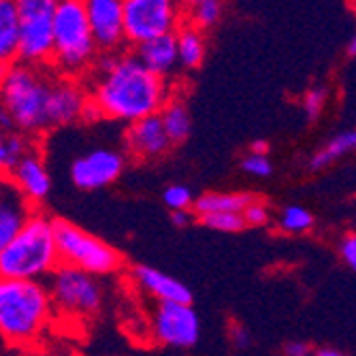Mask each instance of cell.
I'll return each mask as SVG.
<instances>
[{
  "mask_svg": "<svg viewBox=\"0 0 356 356\" xmlns=\"http://www.w3.org/2000/svg\"><path fill=\"white\" fill-rule=\"evenodd\" d=\"M90 99L101 107L105 120L131 124L158 113L171 96L167 77L152 73L135 54L105 51L94 60Z\"/></svg>",
  "mask_w": 356,
  "mask_h": 356,
  "instance_id": "obj_1",
  "label": "cell"
},
{
  "mask_svg": "<svg viewBox=\"0 0 356 356\" xmlns=\"http://www.w3.org/2000/svg\"><path fill=\"white\" fill-rule=\"evenodd\" d=\"M51 318L54 305L41 280L0 277V337L9 346H37Z\"/></svg>",
  "mask_w": 356,
  "mask_h": 356,
  "instance_id": "obj_2",
  "label": "cell"
},
{
  "mask_svg": "<svg viewBox=\"0 0 356 356\" xmlns=\"http://www.w3.org/2000/svg\"><path fill=\"white\" fill-rule=\"evenodd\" d=\"M58 263L51 218L30 211L17 233L0 250V277L43 280Z\"/></svg>",
  "mask_w": 356,
  "mask_h": 356,
  "instance_id": "obj_3",
  "label": "cell"
},
{
  "mask_svg": "<svg viewBox=\"0 0 356 356\" xmlns=\"http://www.w3.org/2000/svg\"><path fill=\"white\" fill-rule=\"evenodd\" d=\"M99 56L83 0H58L51 30V69L64 77L86 75Z\"/></svg>",
  "mask_w": 356,
  "mask_h": 356,
  "instance_id": "obj_4",
  "label": "cell"
},
{
  "mask_svg": "<svg viewBox=\"0 0 356 356\" xmlns=\"http://www.w3.org/2000/svg\"><path fill=\"white\" fill-rule=\"evenodd\" d=\"M51 75L43 73L41 67L19 62L11 69L0 86V103L9 111L13 126L24 135H41L47 124V94Z\"/></svg>",
  "mask_w": 356,
  "mask_h": 356,
  "instance_id": "obj_5",
  "label": "cell"
},
{
  "mask_svg": "<svg viewBox=\"0 0 356 356\" xmlns=\"http://www.w3.org/2000/svg\"><path fill=\"white\" fill-rule=\"evenodd\" d=\"M51 226L60 263L73 265L92 275H111L122 269V254L103 239L86 233L77 224L62 218H51Z\"/></svg>",
  "mask_w": 356,
  "mask_h": 356,
  "instance_id": "obj_6",
  "label": "cell"
},
{
  "mask_svg": "<svg viewBox=\"0 0 356 356\" xmlns=\"http://www.w3.org/2000/svg\"><path fill=\"white\" fill-rule=\"evenodd\" d=\"M54 309L69 318H92L103 307V286L96 275L67 263H58L47 275Z\"/></svg>",
  "mask_w": 356,
  "mask_h": 356,
  "instance_id": "obj_7",
  "label": "cell"
},
{
  "mask_svg": "<svg viewBox=\"0 0 356 356\" xmlns=\"http://www.w3.org/2000/svg\"><path fill=\"white\" fill-rule=\"evenodd\" d=\"M58 0H15L19 39L17 60L32 67H51V30Z\"/></svg>",
  "mask_w": 356,
  "mask_h": 356,
  "instance_id": "obj_8",
  "label": "cell"
},
{
  "mask_svg": "<svg viewBox=\"0 0 356 356\" xmlns=\"http://www.w3.org/2000/svg\"><path fill=\"white\" fill-rule=\"evenodd\" d=\"M181 0H124V37L137 45L147 39L175 32L184 22Z\"/></svg>",
  "mask_w": 356,
  "mask_h": 356,
  "instance_id": "obj_9",
  "label": "cell"
},
{
  "mask_svg": "<svg viewBox=\"0 0 356 356\" xmlns=\"http://www.w3.org/2000/svg\"><path fill=\"white\" fill-rule=\"evenodd\" d=\"M152 333L160 346L190 350L201 339V320L192 303L158 301L152 316Z\"/></svg>",
  "mask_w": 356,
  "mask_h": 356,
  "instance_id": "obj_10",
  "label": "cell"
},
{
  "mask_svg": "<svg viewBox=\"0 0 356 356\" xmlns=\"http://www.w3.org/2000/svg\"><path fill=\"white\" fill-rule=\"evenodd\" d=\"M126 167V158L118 149L99 147L81 154L71 165V181L79 190H99L113 184Z\"/></svg>",
  "mask_w": 356,
  "mask_h": 356,
  "instance_id": "obj_11",
  "label": "cell"
},
{
  "mask_svg": "<svg viewBox=\"0 0 356 356\" xmlns=\"http://www.w3.org/2000/svg\"><path fill=\"white\" fill-rule=\"evenodd\" d=\"M86 17L96 47L101 51H120L124 37V0H83Z\"/></svg>",
  "mask_w": 356,
  "mask_h": 356,
  "instance_id": "obj_12",
  "label": "cell"
},
{
  "mask_svg": "<svg viewBox=\"0 0 356 356\" xmlns=\"http://www.w3.org/2000/svg\"><path fill=\"white\" fill-rule=\"evenodd\" d=\"M88 101V90L73 77L51 75L47 94V124L49 128L69 126L79 120L81 109Z\"/></svg>",
  "mask_w": 356,
  "mask_h": 356,
  "instance_id": "obj_13",
  "label": "cell"
},
{
  "mask_svg": "<svg viewBox=\"0 0 356 356\" xmlns=\"http://www.w3.org/2000/svg\"><path fill=\"white\" fill-rule=\"evenodd\" d=\"M124 147L137 160H156L165 156L173 147V143L165 133L160 115L152 113L128 124L124 135Z\"/></svg>",
  "mask_w": 356,
  "mask_h": 356,
  "instance_id": "obj_14",
  "label": "cell"
},
{
  "mask_svg": "<svg viewBox=\"0 0 356 356\" xmlns=\"http://www.w3.org/2000/svg\"><path fill=\"white\" fill-rule=\"evenodd\" d=\"M9 177L32 205L45 201L47 194L51 192V177L39 152L28 149L17 160V165L13 167Z\"/></svg>",
  "mask_w": 356,
  "mask_h": 356,
  "instance_id": "obj_15",
  "label": "cell"
},
{
  "mask_svg": "<svg viewBox=\"0 0 356 356\" xmlns=\"http://www.w3.org/2000/svg\"><path fill=\"white\" fill-rule=\"evenodd\" d=\"M32 205L9 175H0V250L30 216Z\"/></svg>",
  "mask_w": 356,
  "mask_h": 356,
  "instance_id": "obj_16",
  "label": "cell"
},
{
  "mask_svg": "<svg viewBox=\"0 0 356 356\" xmlns=\"http://www.w3.org/2000/svg\"><path fill=\"white\" fill-rule=\"evenodd\" d=\"M133 280L137 282L139 288H143L149 297L156 301H179V303H192V293L186 284L175 280L173 275L147 267V265H137L133 269Z\"/></svg>",
  "mask_w": 356,
  "mask_h": 356,
  "instance_id": "obj_17",
  "label": "cell"
},
{
  "mask_svg": "<svg viewBox=\"0 0 356 356\" xmlns=\"http://www.w3.org/2000/svg\"><path fill=\"white\" fill-rule=\"evenodd\" d=\"M135 56L145 64L152 73L169 79L173 75V71L179 67L177 47H175V32H167V35H160V37L147 39L143 43H137Z\"/></svg>",
  "mask_w": 356,
  "mask_h": 356,
  "instance_id": "obj_18",
  "label": "cell"
},
{
  "mask_svg": "<svg viewBox=\"0 0 356 356\" xmlns=\"http://www.w3.org/2000/svg\"><path fill=\"white\" fill-rule=\"evenodd\" d=\"M175 47L177 62L186 71H197L205 60V35L203 30L194 28L188 22H181L175 28Z\"/></svg>",
  "mask_w": 356,
  "mask_h": 356,
  "instance_id": "obj_19",
  "label": "cell"
},
{
  "mask_svg": "<svg viewBox=\"0 0 356 356\" xmlns=\"http://www.w3.org/2000/svg\"><path fill=\"white\" fill-rule=\"evenodd\" d=\"M158 115H160V122L165 126V133L173 145H181L188 141V137L192 133V115H190V109L184 99L171 94L167 103L163 105V109L158 111Z\"/></svg>",
  "mask_w": 356,
  "mask_h": 356,
  "instance_id": "obj_20",
  "label": "cell"
},
{
  "mask_svg": "<svg viewBox=\"0 0 356 356\" xmlns=\"http://www.w3.org/2000/svg\"><path fill=\"white\" fill-rule=\"evenodd\" d=\"M19 22L15 0H0V60L13 64L17 60Z\"/></svg>",
  "mask_w": 356,
  "mask_h": 356,
  "instance_id": "obj_21",
  "label": "cell"
},
{
  "mask_svg": "<svg viewBox=\"0 0 356 356\" xmlns=\"http://www.w3.org/2000/svg\"><path fill=\"white\" fill-rule=\"evenodd\" d=\"M252 199L250 192H207L192 201V209L197 218L213 211H241Z\"/></svg>",
  "mask_w": 356,
  "mask_h": 356,
  "instance_id": "obj_22",
  "label": "cell"
},
{
  "mask_svg": "<svg viewBox=\"0 0 356 356\" xmlns=\"http://www.w3.org/2000/svg\"><path fill=\"white\" fill-rule=\"evenodd\" d=\"M356 145V133L354 131H343L339 135H335L331 141H327L322 145L309 160V169L312 171H322L329 169L331 165H335L339 158L348 156Z\"/></svg>",
  "mask_w": 356,
  "mask_h": 356,
  "instance_id": "obj_23",
  "label": "cell"
},
{
  "mask_svg": "<svg viewBox=\"0 0 356 356\" xmlns=\"http://www.w3.org/2000/svg\"><path fill=\"white\" fill-rule=\"evenodd\" d=\"M28 149L30 143L24 133H15V128L0 133V175H9Z\"/></svg>",
  "mask_w": 356,
  "mask_h": 356,
  "instance_id": "obj_24",
  "label": "cell"
},
{
  "mask_svg": "<svg viewBox=\"0 0 356 356\" xmlns=\"http://www.w3.org/2000/svg\"><path fill=\"white\" fill-rule=\"evenodd\" d=\"M188 13L184 22L192 24L194 28H199V30H209L213 28L220 17H222V5H220V0H201V3H194L186 9Z\"/></svg>",
  "mask_w": 356,
  "mask_h": 356,
  "instance_id": "obj_25",
  "label": "cell"
},
{
  "mask_svg": "<svg viewBox=\"0 0 356 356\" xmlns=\"http://www.w3.org/2000/svg\"><path fill=\"white\" fill-rule=\"evenodd\" d=\"M277 226L286 235H303L314 229V216L301 205H288L282 211Z\"/></svg>",
  "mask_w": 356,
  "mask_h": 356,
  "instance_id": "obj_26",
  "label": "cell"
},
{
  "mask_svg": "<svg viewBox=\"0 0 356 356\" xmlns=\"http://www.w3.org/2000/svg\"><path fill=\"white\" fill-rule=\"evenodd\" d=\"M199 220L203 222V226L218 233H241L243 229H248L241 211H213L199 216Z\"/></svg>",
  "mask_w": 356,
  "mask_h": 356,
  "instance_id": "obj_27",
  "label": "cell"
},
{
  "mask_svg": "<svg viewBox=\"0 0 356 356\" xmlns=\"http://www.w3.org/2000/svg\"><path fill=\"white\" fill-rule=\"evenodd\" d=\"M327 101H329V90L322 88V86H316V88H309L303 96V111H305V118L309 122H316L322 111L327 107Z\"/></svg>",
  "mask_w": 356,
  "mask_h": 356,
  "instance_id": "obj_28",
  "label": "cell"
},
{
  "mask_svg": "<svg viewBox=\"0 0 356 356\" xmlns=\"http://www.w3.org/2000/svg\"><path fill=\"white\" fill-rule=\"evenodd\" d=\"M163 201L169 209H190L192 207V190L188 186H181V184H173L165 190L163 194Z\"/></svg>",
  "mask_w": 356,
  "mask_h": 356,
  "instance_id": "obj_29",
  "label": "cell"
},
{
  "mask_svg": "<svg viewBox=\"0 0 356 356\" xmlns=\"http://www.w3.org/2000/svg\"><path fill=\"white\" fill-rule=\"evenodd\" d=\"M241 169L254 177H269L273 173V165L267 158V154H252V152L241 160Z\"/></svg>",
  "mask_w": 356,
  "mask_h": 356,
  "instance_id": "obj_30",
  "label": "cell"
},
{
  "mask_svg": "<svg viewBox=\"0 0 356 356\" xmlns=\"http://www.w3.org/2000/svg\"><path fill=\"white\" fill-rule=\"evenodd\" d=\"M241 216H243V222L245 226H265L269 222V207L263 203V201H258L256 197L241 209Z\"/></svg>",
  "mask_w": 356,
  "mask_h": 356,
  "instance_id": "obj_31",
  "label": "cell"
},
{
  "mask_svg": "<svg viewBox=\"0 0 356 356\" xmlns=\"http://www.w3.org/2000/svg\"><path fill=\"white\" fill-rule=\"evenodd\" d=\"M339 256H341V261L350 267V269H354L356 267V237L352 235V233H348V235H343L341 239H339Z\"/></svg>",
  "mask_w": 356,
  "mask_h": 356,
  "instance_id": "obj_32",
  "label": "cell"
},
{
  "mask_svg": "<svg viewBox=\"0 0 356 356\" xmlns=\"http://www.w3.org/2000/svg\"><path fill=\"white\" fill-rule=\"evenodd\" d=\"M229 337H231V343L237 348V350H248L252 346V335L245 327L241 325H233L231 331H229Z\"/></svg>",
  "mask_w": 356,
  "mask_h": 356,
  "instance_id": "obj_33",
  "label": "cell"
},
{
  "mask_svg": "<svg viewBox=\"0 0 356 356\" xmlns=\"http://www.w3.org/2000/svg\"><path fill=\"white\" fill-rule=\"evenodd\" d=\"M79 120H81L83 124H99V122L105 120V115H103L101 107L96 105V103L90 99V96H88V101H86V105H83V109H81Z\"/></svg>",
  "mask_w": 356,
  "mask_h": 356,
  "instance_id": "obj_34",
  "label": "cell"
},
{
  "mask_svg": "<svg viewBox=\"0 0 356 356\" xmlns=\"http://www.w3.org/2000/svg\"><path fill=\"white\" fill-rule=\"evenodd\" d=\"M194 220H197V216H194V211H190V209H171V222H173V226H177V229H186V226H190Z\"/></svg>",
  "mask_w": 356,
  "mask_h": 356,
  "instance_id": "obj_35",
  "label": "cell"
},
{
  "mask_svg": "<svg viewBox=\"0 0 356 356\" xmlns=\"http://www.w3.org/2000/svg\"><path fill=\"white\" fill-rule=\"evenodd\" d=\"M284 352L288 356H307V354L314 352V348L307 341H288L286 348H284Z\"/></svg>",
  "mask_w": 356,
  "mask_h": 356,
  "instance_id": "obj_36",
  "label": "cell"
},
{
  "mask_svg": "<svg viewBox=\"0 0 356 356\" xmlns=\"http://www.w3.org/2000/svg\"><path fill=\"white\" fill-rule=\"evenodd\" d=\"M250 152L252 154H269V143L265 139H256V141H252Z\"/></svg>",
  "mask_w": 356,
  "mask_h": 356,
  "instance_id": "obj_37",
  "label": "cell"
},
{
  "mask_svg": "<svg viewBox=\"0 0 356 356\" xmlns=\"http://www.w3.org/2000/svg\"><path fill=\"white\" fill-rule=\"evenodd\" d=\"M312 354H318V356H343V352L335 350V348H320V350H314Z\"/></svg>",
  "mask_w": 356,
  "mask_h": 356,
  "instance_id": "obj_38",
  "label": "cell"
},
{
  "mask_svg": "<svg viewBox=\"0 0 356 356\" xmlns=\"http://www.w3.org/2000/svg\"><path fill=\"white\" fill-rule=\"evenodd\" d=\"M9 69H11V64L0 60V86H3V81H5V77H7V73H9Z\"/></svg>",
  "mask_w": 356,
  "mask_h": 356,
  "instance_id": "obj_39",
  "label": "cell"
},
{
  "mask_svg": "<svg viewBox=\"0 0 356 356\" xmlns=\"http://www.w3.org/2000/svg\"><path fill=\"white\" fill-rule=\"evenodd\" d=\"M354 56H356V39L352 37L348 41V58H354Z\"/></svg>",
  "mask_w": 356,
  "mask_h": 356,
  "instance_id": "obj_40",
  "label": "cell"
},
{
  "mask_svg": "<svg viewBox=\"0 0 356 356\" xmlns=\"http://www.w3.org/2000/svg\"><path fill=\"white\" fill-rule=\"evenodd\" d=\"M194 3H201V0H181L184 9H188V7H190V5H194Z\"/></svg>",
  "mask_w": 356,
  "mask_h": 356,
  "instance_id": "obj_41",
  "label": "cell"
}]
</instances>
